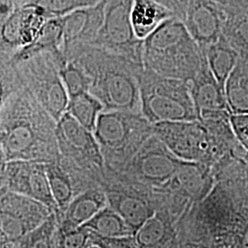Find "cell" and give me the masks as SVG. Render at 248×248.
<instances>
[{"instance_id": "1", "label": "cell", "mask_w": 248, "mask_h": 248, "mask_svg": "<svg viewBox=\"0 0 248 248\" xmlns=\"http://www.w3.org/2000/svg\"><path fill=\"white\" fill-rule=\"evenodd\" d=\"M212 169L215 184L178 220L174 248H248V161L230 157Z\"/></svg>"}, {"instance_id": "2", "label": "cell", "mask_w": 248, "mask_h": 248, "mask_svg": "<svg viewBox=\"0 0 248 248\" xmlns=\"http://www.w3.org/2000/svg\"><path fill=\"white\" fill-rule=\"evenodd\" d=\"M0 106L2 159L45 164L59 159L57 122L26 88L11 94Z\"/></svg>"}, {"instance_id": "3", "label": "cell", "mask_w": 248, "mask_h": 248, "mask_svg": "<svg viewBox=\"0 0 248 248\" xmlns=\"http://www.w3.org/2000/svg\"><path fill=\"white\" fill-rule=\"evenodd\" d=\"M63 55L86 72L89 91L102 103L104 110L142 113L139 74L143 64L95 45L75 47Z\"/></svg>"}, {"instance_id": "4", "label": "cell", "mask_w": 248, "mask_h": 248, "mask_svg": "<svg viewBox=\"0 0 248 248\" xmlns=\"http://www.w3.org/2000/svg\"><path fill=\"white\" fill-rule=\"evenodd\" d=\"M204 58L205 53L177 16L166 19L143 41V66L164 77L190 82Z\"/></svg>"}, {"instance_id": "5", "label": "cell", "mask_w": 248, "mask_h": 248, "mask_svg": "<svg viewBox=\"0 0 248 248\" xmlns=\"http://www.w3.org/2000/svg\"><path fill=\"white\" fill-rule=\"evenodd\" d=\"M154 134V124L142 113L122 110H104L94 131L109 171L124 169Z\"/></svg>"}, {"instance_id": "6", "label": "cell", "mask_w": 248, "mask_h": 248, "mask_svg": "<svg viewBox=\"0 0 248 248\" xmlns=\"http://www.w3.org/2000/svg\"><path fill=\"white\" fill-rule=\"evenodd\" d=\"M180 162L181 159L154 134L124 169L118 171L106 169L105 178L134 189L153 202V194L172 181Z\"/></svg>"}, {"instance_id": "7", "label": "cell", "mask_w": 248, "mask_h": 248, "mask_svg": "<svg viewBox=\"0 0 248 248\" xmlns=\"http://www.w3.org/2000/svg\"><path fill=\"white\" fill-rule=\"evenodd\" d=\"M139 86L142 115L151 124L199 120L189 82L143 67L139 74Z\"/></svg>"}, {"instance_id": "8", "label": "cell", "mask_w": 248, "mask_h": 248, "mask_svg": "<svg viewBox=\"0 0 248 248\" xmlns=\"http://www.w3.org/2000/svg\"><path fill=\"white\" fill-rule=\"evenodd\" d=\"M66 62L62 50L46 51L13 62L24 88L56 122L66 112L69 102L60 74Z\"/></svg>"}, {"instance_id": "9", "label": "cell", "mask_w": 248, "mask_h": 248, "mask_svg": "<svg viewBox=\"0 0 248 248\" xmlns=\"http://www.w3.org/2000/svg\"><path fill=\"white\" fill-rule=\"evenodd\" d=\"M56 137L60 158L101 186L106 165L94 133L65 112L57 122Z\"/></svg>"}, {"instance_id": "10", "label": "cell", "mask_w": 248, "mask_h": 248, "mask_svg": "<svg viewBox=\"0 0 248 248\" xmlns=\"http://www.w3.org/2000/svg\"><path fill=\"white\" fill-rule=\"evenodd\" d=\"M154 133L179 159L211 168L222 159L212 134L199 120L158 123L154 124Z\"/></svg>"}, {"instance_id": "11", "label": "cell", "mask_w": 248, "mask_h": 248, "mask_svg": "<svg viewBox=\"0 0 248 248\" xmlns=\"http://www.w3.org/2000/svg\"><path fill=\"white\" fill-rule=\"evenodd\" d=\"M133 0H107L105 18L96 41L91 45L142 62V45L134 33L131 10Z\"/></svg>"}, {"instance_id": "12", "label": "cell", "mask_w": 248, "mask_h": 248, "mask_svg": "<svg viewBox=\"0 0 248 248\" xmlns=\"http://www.w3.org/2000/svg\"><path fill=\"white\" fill-rule=\"evenodd\" d=\"M0 172L1 192L11 191L36 200L55 213L60 222V212L53 199L45 163L26 160L6 162L1 158Z\"/></svg>"}, {"instance_id": "13", "label": "cell", "mask_w": 248, "mask_h": 248, "mask_svg": "<svg viewBox=\"0 0 248 248\" xmlns=\"http://www.w3.org/2000/svg\"><path fill=\"white\" fill-rule=\"evenodd\" d=\"M44 203L11 191L1 192L0 241L16 244L53 214Z\"/></svg>"}, {"instance_id": "14", "label": "cell", "mask_w": 248, "mask_h": 248, "mask_svg": "<svg viewBox=\"0 0 248 248\" xmlns=\"http://www.w3.org/2000/svg\"><path fill=\"white\" fill-rule=\"evenodd\" d=\"M48 19L44 10L33 4L16 8L0 24V57L11 58L32 44Z\"/></svg>"}, {"instance_id": "15", "label": "cell", "mask_w": 248, "mask_h": 248, "mask_svg": "<svg viewBox=\"0 0 248 248\" xmlns=\"http://www.w3.org/2000/svg\"><path fill=\"white\" fill-rule=\"evenodd\" d=\"M226 10L214 0H190L184 23L190 35L204 51L223 35Z\"/></svg>"}, {"instance_id": "16", "label": "cell", "mask_w": 248, "mask_h": 248, "mask_svg": "<svg viewBox=\"0 0 248 248\" xmlns=\"http://www.w3.org/2000/svg\"><path fill=\"white\" fill-rule=\"evenodd\" d=\"M106 4L107 0H102L96 6L78 9L62 17V53L75 47L91 45L96 41L104 22Z\"/></svg>"}, {"instance_id": "17", "label": "cell", "mask_w": 248, "mask_h": 248, "mask_svg": "<svg viewBox=\"0 0 248 248\" xmlns=\"http://www.w3.org/2000/svg\"><path fill=\"white\" fill-rule=\"evenodd\" d=\"M101 186L106 192L108 206L120 213L134 232L156 213L150 200L131 188L104 182Z\"/></svg>"}, {"instance_id": "18", "label": "cell", "mask_w": 248, "mask_h": 248, "mask_svg": "<svg viewBox=\"0 0 248 248\" xmlns=\"http://www.w3.org/2000/svg\"><path fill=\"white\" fill-rule=\"evenodd\" d=\"M189 87L199 119L217 112L231 113L225 98V91L214 78L206 56L200 71L189 82Z\"/></svg>"}, {"instance_id": "19", "label": "cell", "mask_w": 248, "mask_h": 248, "mask_svg": "<svg viewBox=\"0 0 248 248\" xmlns=\"http://www.w3.org/2000/svg\"><path fill=\"white\" fill-rule=\"evenodd\" d=\"M108 205V197L102 186L89 188L73 199L62 214L58 227L71 230L83 226Z\"/></svg>"}, {"instance_id": "20", "label": "cell", "mask_w": 248, "mask_h": 248, "mask_svg": "<svg viewBox=\"0 0 248 248\" xmlns=\"http://www.w3.org/2000/svg\"><path fill=\"white\" fill-rule=\"evenodd\" d=\"M177 221L170 214L156 212L134 234L139 248H169L176 237Z\"/></svg>"}, {"instance_id": "21", "label": "cell", "mask_w": 248, "mask_h": 248, "mask_svg": "<svg viewBox=\"0 0 248 248\" xmlns=\"http://www.w3.org/2000/svg\"><path fill=\"white\" fill-rule=\"evenodd\" d=\"M175 14L155 0H133L131 21L136 37L144 41L168 18Z\"/></svg>"}, {"instance_id": "22", "label": "cell", "mask_w": 248, "mask_h": 248, "mask_svg": "<svg viewBox=\"0 0 248 248\" xmlns=\"http://www.w3.org/2000/svg\"><path fill=\"white\" fill-rule=\"evenodd\" d=\"M204 53L214 78L225 90L226 81L239 61V53L222 35L216 44L208 47Z\"/></svg>"}, {"instance_id": "23", "label": "cell", "mask_w": 248, "mask_h": 248, "mask_svg": "<svg viewBox=\"0 0 248 248\" xmlns=\"http://www.w3.org/2000/svg\"><path fill=\"white\" fill-rule=\"evenodd\" d=\"M62 41L63 28L62 18H50L46 21L35 41L15 53L11 57V60L13 62H18L37 53L61 50Z\"/></svg>"}, {"instance_id": "24", "label": "cell", "mask_w": 248, "mask_h": 248, "mask_svg": "<svg viewBox=\"0 0 248 248\" xmlns=\"http://www.w3.org/2000/svg\"><path fill=\"white\" fill-rule=\"evenodd\" d=\"M225 98L232 114L248 113V64L240 57L225 84Z\"/></svg>"}, {"instance_id": "25", "label": "cell", "mask_w": 248, "mask_h": 248, "mask_svg": "<svg viewBox=\"0 0 248 248\" xmlns=\"http://www.w3.org/2000/svg\"><path fill=\"white\" fill-rule=\"evenodd\" d=\"M47 175L53 193V199L60 212V220L62 214L78 195L74 179L69 172L62 167L59 160L46 164Z\"/></svg>"}, {"instance_id": "26", "label": "cell", "mask_w": 248, "mask_h": 248, "mask_svg": "<svg viewBox=\"0 0 248 248\" xmlns=\"http://www.w3.org/2000/svg\"><path fill=\"white\" fill-rule=\"evenodd\" d=\"M83 226L104 237H124L135 234L124 217L108 205Z\"/></svg>"}, {"instance_id": "27", "label": "cell", "mask_w": 248, "mask_h": 248, "mask_svg": "<svg viewBox=\"0 0 248 248\" xmlns=\"http://www.w3.org/2000/svg\"><path fill=\"white\" fill-rule=\"evenodd\" d=\"M103 111L102 103L89 91L70 97L66 109V112L93 133Z\"/></svg>"}, {"instance_id": "28", "label": "cell", "mask_w": 248, "mask_h": 248, "mask_svg": "<svg viewBox=\"0 0 248 248\" xmlns=\"http://www.w3.org/2000/svg\"><path fill=\"white\" fill-rule=\"evenodd\" d=\"M225 10L226 19L223 36L239 53L241 58L248 59V13L230 9Z\"/></svg>"}, {"instance_id": "29", "label": "cell", "mask_w": 248, "mask_h": 248, "mask_svg": "<svg viewBox=\"0 0 248 248\" xmlns=\"http://www.w3.org/2000/svg\"><path fill=\"white\" fill-rule=\"evenodd\" d=\"M59 220L53 213L43 224L37 227L21 239L14 244L16 248H57L55 243V232Z\"/></svg>"}, {"instance_id": "30", "label": "cell", "mask_w": 248, "mask_h": 248, "mask_svg": "<svg viewBox=\"0 0 248 248\" xmlns=\"http://www.w3.org/2000/svg\"><path fill=\"white\" fill-rule=\"evenodd\" d=\"M102 0H31V4L36 5L44 10L49 18H62L72 12L93 7Z\"/></svg>"}, {"instance_id": "31", "label": "cell", "mask_w": 248, "mask_h": 248, "mask_svg": "<svg viewBox=\"0 0 248 248\" xmlns=\"http://www.w3.org/2000/svg\"><path fill=\"white\" fill-rule=\"evenodd\" d=\"M60 74L69 98L89 91L90 85L89 77L78 62L67 61Z\"/></svg>"}, {"instance_id": "32", "label": "cell", "mask_w": 248, "mask_h": 248, "mask_svg": "<svg viewBox=\"0 0 248 248\" xmlns=\"http://www.w3.org/2000/svg\"><path fill=\"white\" fill-rule=\"evenodd\" d=\"M92 232L85 226L71 230H62L57 227L55 243L57 248H89L92 246Z\"/></svg>"}, {"instance_id": "33", "label": "cell", "mask_w": 248, "mask_h": 248, "mask_svg": "<svg viewBox=\"0 0 248 248\" xmlns=\"http://www.w3.org/2000/svg\"><path fill=\"white\" fill-rule=\"evenodd\" d=\"M0 77H1V101L18 89L24 88L18 76L15 63L8 57H0Z\"/></svg>"}, {"instance_id": "34", "label": "cell", "mask_w": 248, "mask_h": 248, "mask_svg": "<svg viewBox=\"0 0 248 248\" xmlns=\"http://www.w3.org/2000/svg\"><path fill=\"white\" fill-rule=\"evenodd\" d=\"M91 240L92 245H96L101 248H139L134 235L124 237H104L92 232Z\"/></svg>"}, {"instance_id": "35", "label": "cell", "mask_w": 248, "mask_h": 248, "mask_svg": "<svg viewBox=\"0 0 248 248\" xmlns=\"http://www.w3.org/2000/svg\"><path fill=\"white\" fill-rule=\"evenodd\" d=\"M230 123L236 139L248 153V113L231 114Z\"/></svg>"}, {"instance_id": "36", "label": "cell", "mask_w": 248, "mask_h": 248, "mask_svg": "<svg viewBox=\"0 0 248 248\" xmlns=\"http://www.w3.org/2000/svg\"><path fill=\"white\" fill-rule=\"evenodd\" d=\"M156 2L171 10L175 16L184 19L186 14V8L190 0H155Z\"/></svg>"}, {"instance_id": "37", "label": "cell", "mask_w": 248, "mask_h": 248, "mask_svg": "<svg viewBox=\"0 0 248 248\" xmlns=\"http://www.w3.org/2000/svg\"><path fill=\"white\" fill-rule=\"evenodd\" d=\"M16 9L14 0H0V24H2Z\"/></svg>"}, {"instance_id": "38", "label": "cell", "mask_w": 248, "mask_h": 248, "mask_svg": "<svg viewBox=\"0 0 248 248\" xmlns=\"http://www.w3.org/2000/svg\"><path fill=\"white\" fill-rule=\"evenodd\" d=\"M225 9L237 10L248 13V0H227L223 6Z\"/></svg>"}, {"instance_id": "39", "label": "cell", "mask_w": 248, "mask_h": 248, "mask_svg": "<svg viewBox=\"0 0 248 248\" xmlns=\"http://www.w3.org/2000/svg\"><path fill=\"white\" fill-rule=\"evenodd\" d=\"M0 248H16V246H15L13 243H9V242H0Z\"/></svg>"}, {"instance_id": "40", "label": "cell", "mask_w": 248, "mask_h": 248, "mask_svg": "<svg viewBox=\"0 0 248 248\" xmlns=\"http://www.w3.org/2000/svg\"><path fill=\"white\" fill-rule=\"evenodd\" d=\"M31 0H14V2H15V5H16V8H18V7H22V6H24V5H26L28 4L29 2H31Z\"/></svg>"}, {"instance_id": "41", "label": "cell", "mask_w": 248, "mask_h": 248, "mask_svg": "<svg viewBox=\"0 0 248 248\" xmlns=\"http://www.w3.org/2000/svg\"><path fill=\"white\" fill-rule=\"evenodd\" d=\"M214 1H216V2L219 3V4H221L222 6H224V5L226 4V1H227V0H214Z\"/></svg>"}, {"instance_id": "42", "label": "cell", "mask_w": 248, "mask_h": 248, "mask_svg": "<svg viewBox=\"0 0 248 248\" xmlns=\"http://www.w3.org/2000/svg\"><path fill=\"white\" fill-rule=\"evenodd\" d=\"M242 59H244V58H242ZM244 60H246V61H247V62H248V59H244Z\"/></svg>"}, {"instance_id": "43", "label": "cell", "mask_w": 248, "mask_h": 248, "mask_svg": "<svg viewBox=\"0 0 248 248\" xmlns=\"http://www.w3.org/2000/svg\"><path fill=\"white\" fill-rule=\"evenodd\" d=\"M247 160H248V156H247Z\"/></svg>"}, {"instance_id": "44", "label": "cell", "mask_w": 248, "mask_h": 248, "mask_svg": "<svg viewBox=\"0 0 248 248\" xmlns=\"http://www.w3.org/2000/svg\"><path fill=\"white\" fill-rule=\"evenodd\" d=\"M173 248V246H172V247H170V248Z\"/></svg>"}]
</instances>
